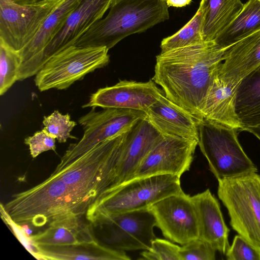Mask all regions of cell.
I'll list each match as a JSON object with an SVG mask.
<instances>
[{
	"mask_svg": "<svg viewBox=\"0 0 260 260\" xmlns=\"http://www.w3.org/2000/svg\"><path fill=\"white\" fill-rule=\"evenodd\" d=\"M225 49L214 41H205L160 52L152 80L166 98L201 121L208 90Z\"/></svg>",
	"mask_w": 260,
	"mask_h": 260,
	"instance_id": "obj_1",
	"label": "cell"
},
{
	"mask_svg": "<svg viewBox=\"0 0 260 260\" xmlns=\"http://www.w3.org/2000/svg\"><path fill=\"white\" fill-rule=\"evenodd\" d=\"M127 132L95 145L63 166H57L52 173L79 197L87 206V211L111 189Z\"/></svg>",
	"mask_w": 260,
	"mask_h": 260,
	"instance_id": "obj_2",
	"label": "cell"
},
{
	"mask_svg": "<svg viewBox=\"0 0 260 260\" xmlns=\"http://www.w3.org/2000/svg\"><path fill=\"white\" fill-rule=\"evenodd\" d=\"M3 208L15 223L36 227L70 215L82 216L88 210L79 197L53 174L37 185L14 195Z\"/></svg>",
	"mask_w": 260,
	"mask_h": 260,
	"instance_id": "obj_3",
	"label": "cell"
},
{
	"mask_svg": "<svg viewBox=\"0 0 260 260\" xmlns=\"http://www.w3.org/2000/svg\"><path fill=\"white\" fill-rule=\"evenodd\" d=\"M168 8L165 0H115L107 15L96 21L74 45L109 50L126 37L169 19Z\"/></svg>",
	"mask_w": 260,
	"mask_h": 260,
	"instance_id": "obj_4",
	"label": "cell"
},
{
	"mask_svg": "<svg viewBox=\"0 0 260 260\" xmlns=\"http://www.w3.org/2000/svg\"><path fill=\"white\" fill-rule=\"evenodd\" d=\"M198 145L217 180L257 172L236 129L206 119L198 121Z\"/></svg>",
	"mask_w": 260,
	"mask_h": 260,
	"instance_id": "obj_5",
	"label": "cell"
},
{
	"mask_svg": "<svg viewBox=\"0 0 260 260\" xmlns=\"http://www.w3.org/2000/svg\"><path fill=\"white\" fill-rule=\"evenodd\" d=\"M218 181V196L231 226L260 251V176L256 172Z\"/></svg>",
	"mask_w": 260,
	"mask_h": 260,
	"instance_id": "obj_6",
	"label": "cell"
},
{
	"mask_svg": "<svg viewBox=\"0 0 260 260\" xmlns=\"http://www.w3.org/2000/svg\"><path fill=\"white\" fill-rule=\"evenodd\" d=\"M86 219L102 244L119 251L148 250L156 238L154 217L148 209L117 214L96 213Z\"/></svg>",
	"mask_w": 260,
	"mask_h": 260,
	"instance_id": "obj_7",
	"label": "cell"
},
{
	"mask_svg": "<svg viewBox=\"0 0 260 260\" xmlns=\"http://www.w3.org/2000/svg\"><path fill=\"white\" fill-rule=\"evenodd\" d=\"M180 177L163 174L132 179L106 194L86 218L96 213L117 214L148 209L161 199L183 192Z\"/></svg>",
	"mask_w": 260,
	"mask_h": 260,
	"instance_id": "obj_8",
	"label": "cell"
},
{
	"mask_svg": "<svg viewBox=\"0 0 260 260\" xmlns=\"http://www.w3.org/2000/svg\"><path fill=\"white\" fill-rule=\"evenodd\" d=\"M109 49L105 47L70 46L51 57L36 74L40 91L65 89L86 75L107 66Z\"/></svg>",
	"mask_w": 260,
	"mask_h": 260,
	"instance_id": "obj_9",
	"label": "cell"
},
{
	"mask_svg": "<svg viewBox=\"0 0 260 260\" xmlns=\"http://www.w3.org/2000/svg\"><path fill=\"white\" fill-rule=\"evenodd\" d=\"M146 117L142 111L107 108L96 111L95 108H92L78 120L84 131L82 138L69 146L57 166L71 162L103 141L127 132Z\"/></svg>",
	"mask_w": 260,
	"mask_h": 260,
	"instance_id": "obj_10",
	"label": "cell"
},
{
	"mask_svg": "<svg viewBox=\"0 0 260 260\" xmlns=\"http://www.w3.org/2000/svg\"><path fill=\"white\" fill-rule=\"evenodd\" d=\"M63 1L40 0L20 5L10 0H0V44L20 52Z\"/></svg>",
	"mask_w": 260,
	"mask_h": 260,
	"instance_id": "obj_11",
	"label": "cell"
},
{
	"mask_svg": "<svg viewBox=\"0 0 260 260\" xmlns=\"http://www.w3.org/2000/svg\"><path fill=\"white\" fill-rule=\"evenodd\" d=\"M114 1L82 0L43 51L20 69L18 81L36 75L51 57L74 45L96 21L103 18Z\"/></svg>",
	"mask_w": 260,
	"mask_h": 260,
	"instance_id": "obj_12",
	"label": "cell"
},
{
	"mask_svg": "<svg viewBox=\"0 0 260 260\" xmlns=\"http://www.w3.org/2000/svg\"><path fill=\"white\" fill-rule=\"evenodd\" d=\"M148 209L154 217L156 226L166 238L184 245L199 238L196 210L189 195L184 192L171 195Z\"/></svg>",
	"mask_w": 260,
	"mask_h": 260,
	"instance_id": "obj_13",
	"label": "cell"
},
{
	"mask_svg": "<svg viewBox=\"0 0 260 260\" xmlns=\"http://www.w3.org/2000/svg\"><path fill=\"white\" fill-rule=\"evenodd\" d=\"M198 142L164 136L143 159L132 179L163 174L181 177L189 170Z\"/></svg>",
	"mask_w": 260,
	"mask_h": 260,
	"instance_id": "obj_14",
	"label": "cell"
},
{
	"mask_svg": "<svg viewBox=\"0 0 260 260\" xmlns=\"http://www.w3.org/2000/svg\"><path fill=\"white\" fill-rule=\"evenodd\" d=\"M162 94L152 79L146 82L120 80L114 85L99 89L82 107L126 109L145 112Z\"/></svg>",
	"mask_w": 260,
	"mask_h": 260,
	"instance_id": "obj_15",
	"label": "cell"
},
{
	"mask_svg": "<svg viewBox=\"0 0 260 260\" xmlns=\"http://www.w3.org/2000/svg\"><path fill=\"white\" fill-rule=\"evenodd\" d=\"M164 137L146 117L127 132L108 192L132 179L140 164Z\"/></svg>",
	"mask_w": 260,
	"mask_h": 260,
	"instance_id": "obj_16",
	"label": "cell"
},
{
	"mask_svg": "<svg viewBox=\"0 0 260 260\" xmlns=\"http://www.w3.org/2000/svg\"><path fill=\"white\" fill-rule=\"evenodd\" d=\"M146 119L164 136L199 141L198 121L185 109L161 94L145 112Z\"/></svg>",
	"mask_w": 260,
	"mask_h": 260,
	"instance_id": "obj_17",
	"label": "cell"
},
{
	"mask_svg": "<svg viewBox=\"0 0 260 260\" xmlns=\"http://www.w3.org/2000/svg\"><path fill=\"white\" fill-rule=\"evenodd\" d=\"M198 221L199 238L216 251L225 254L230 246V230L224 220L219 204L209 189L191 197Z\"/></svg>",
	"mask_w": 260,
	"mask_h": 260,
	"instance_id": "obj_18",
	"label": "cell"
},
{
	"mask_svg": "<svg viewBox=\"0 0 260 260\" xmlns=\"http://www.w3.org/2000/svg\"><path fill=\"white\" fill-rule=\"evenodd\" d=\"M260 64V30L227 48L217 73L224 82L239 85Z\"/></svg>",
	"mask_w": 260,
	"mask_h": 260,
	"instance_id": "obj_19",
	"label": "cell"
},
{
	"mask_svg": "<svg viewBox=\"0 0 260 260\" xmlns=\"http://www.w3.org/2000/svg\"><path fill=\"white\" fill-rule=\"evenodd\" d=\"M215 72L205 98L202 115L206 119L237 131H244L236 109L239 85L226 83Z\"/></svg>",
	"mask_w": 260,
	"mask_h": 260,
	"instance_id": "obj_20",
	"label": "cell"
},
{
	"mask_svg": "<svg viewBox=\"0 0 260 260\" xmlns=\"http://www.w3.org/2000/svg\"><path fill=\"white\" fill-rule=\"evenodd\" d=\"M30 241L35 246H63L99 241L92 226L82 216L70 215L50 222L43 231L31 235Z\"/></svg>",
	"mask_w": 260,
	"mask_h": 260,
	"instance_id": "obj_21",
	"label": "cell"
},
{
	"mask_svg": "<svg viewBox=\"0 0 260 260\" xmlns=\"http://www.w3.org/2000/svg\"><path fill=\"white\" fill-rule=\"evenodd\" d=\"M35 247L34 256L39 259H131L125 251L110 248L99 241L71 245Z\"/></svg>",
	"mask_w": 260,
	"mask_h": 260,
	"instance_id": "obj_22",
	"label": "cell"
},
{
	"mask_svg": "<svg viewBox=\"0 0 260 260\" xmlns=\"http://www.w3.org/2000/svg\"><path fill=\"white\" fill-rule=\"evenodd\" d=\"M82 0H63L47 17L34 38L19 54L22 68L39 55L64 25Z\"/></svg>",
	"mask_w": 260,
	"mask_h": 260,
	"instance_id": "obj_23",
	"label": "cell"
},
{
	"mask_svg": "<svg viewBox=\"0 0 260 260\" xmlns=\"http://www.w3.org/2000/svg\"><path fill=\"white\" fill-rule=\"evenodd\" d=\"M202 36L204 41H214L242 11L241 0H201Z\"/></svg>",
	"mask_w": 260,
	"mask_h": 260,
	"instance_id": "obj_24",
	"label": "cell"
},
{
	"mask_svg": "<svg viewBox=\"0 0 260 260\" xmlns=\"http://www.w3.org/2000/svg\"><path fill=\"white\" fill-rule=\"evenodd\" d=\"M236 109L244 131L260 124V64L240 82Z\"/></svg>",
	"mask_w": 260,
	"mask_h": 260,
	"instance_id": "obj_25",
	"label": "cell"
},
{
	"mask_svg": "<svg viewBox=\"0 0 260 260\" xmlns=\"http://www.w3.org/2000/svg\"><path fill=\"white\" fill-rule=\"evenodd\" d=\"M260 30V2L248 0L237 16L214 41L226 49Z\"/></svg>",
	"mask_w": 260,
	"mask_h": 260,
	"instance_id": "obj_26",
	"label": "cell"
},
{
	"mask_svg": "<svg viewBox=\"0 0 260 260\" xmlns=\"http://www.w3.org/2000/svg\"><path fill=\"white\" fill-rule=\"evenodd\" d=\"M203 12L199 7L192 18L175 34L161 42V53L205 42L202 36Z\"/></svg>",
	"mask_w": 260,
	"mask_h": 260,
	"instance_id": "obj_27",
	"label": "cell"
},
{
	"mask_svg": "<svg viewBox=\"0 0 260 260\" xmlns=\"http://www.w3.org/2000/svg\"><path fill=\"white\" fill-rule=\"evenodd\" d=\"M21 59L18 52L0 44V95L18 81Z\"/></svg>",
	"mask_w": 260,
	"mask_h": 260,
	"instance_id": "obj_28",
	"label": "cell"
},
{
	"mask_svg": "<svg viewBox=\"0 0 260 260\" xmlns=\"http://www.w3.org/2000/svg\"><path fill=\"white\" fill-rule=\"evenodd\" d=\"M43 124L42 129L59 143H65L68 138H76L71 135V132L77 123L71 120L69 114H62L59 111L55 110L50 115L44 117Z\"/></svg>",
	"mask_w": 260,
	"mask_h": 260,
	"instance_id": "obj_29",
	"label": "cell"
},
{
	"mask_svg": "<svg viewBox=\"0 0 260 260\" xmlns=\"http://www.w3.org/2000/svg\"><path fill=\"white\" fill-rule=\"evenodd\" d=\"M180 247L166 240L156 238L148 250L141 253V259L180 260Z\"/></svg>",
	"mask_w": 260,
	"mask_h": 260,
	"instance_id": "obj_30",
	"label": "cell"
},
{
	"mask_svg": "<svg viewBox=\"0 0 260 260\" xmlns=\"http://www.w3.org/2000/svg\"><path fill=\"white\" fill-rule=\"evenodd\" d=\"M216 250L207 242L198 238L180 247V260H214Z\"/></svg>",
	"mask_w": 260,
	"mask_h": 260,
	"instance_id": "obj_31",
	"label": "cell"
},
{
	"mask_svg": "<svg viewBox=\"0 0 260 260\" xmlns=\"http://www.w3.org/2000/svg\"><path fill=\"white\" fill-rule=\"evenodd\" d=\"M225 255L229 260H260V251L239 235L235 236Z\"/></svg>",
	"mask_w": 260,
	"mask_h": 260,
	"instance_id": "obj_32",
	"label": "cell"
},
{
	"mask_svg": "<svg viewBox=\"0 0 260 260\" xmlns=\"http://www.w3.org/2000/svg\"><path fill=\"white\" fill-rule=\"evenodd\" d=\"M56 140L42 129L26 138L24 143L29 146L30 154L33 158H35L43 152L55 151Z\"/></svg>",
	"mask_w": 260,
	"mask_h": 260,
	"instance_id": "obj_33",
	"label": "cell"
},
{
	"mask_svg": "<svg viewBox=\"0 0 260 260\" xmlns=\"http://www.w3.org/2000/svg\"><path fill=\"white\" fill-rule=\"evenodd\" d=\"M168 7L181 8L190 4L191 0H165Z\"/></svg>",
	"mask_w": 260,
	"mask_h": 260,
	"instance_id": "obj_34",
	"label": "cell"
},
{
	"mask_svg": "<svg viewBox=\"0 0 260 260\" xmlns=\"http://www.w3.org/2000/svg\"><path fill=\"white\" fill-rule=\"evenodd\" d=\"M247 131L252 133L260 140V124L254 127L248 128Z\"/></svg>",
	"mask_w": 260,
	"mask_h": 260,
	"instance_id": "obj_35",
	"label": "cell"
},
{
	"mask_svg": "<svg viewBox=\"0 0 260 260\" xmlns=\"http://www.w3.org/2000/svg\"><path fill=\"white\" fill-rule=\"evenodd\" d=\"M11 1L20 5L30 4L37 2L38 0H10Z\"/></svg>",
	"mask_w": 260,
	"mask_h": 260,
	"instance_id": "obj_36",
	"label": "cell"
},
{
	"mask_svg": "<svg viewBox=\"0 0 260 260\" xmlns=\"http://www.w3.org/2000/svg\"><path fill=\"white\" fill-rule=\"evenodd\" d=\"M258 1L260 2V0H257Z\"/></svg>",
	"mask_w": 260,
	"mask_h": 260,
	"instance_id": "obj_37",
	"label": "cell"
}]
</instances>
